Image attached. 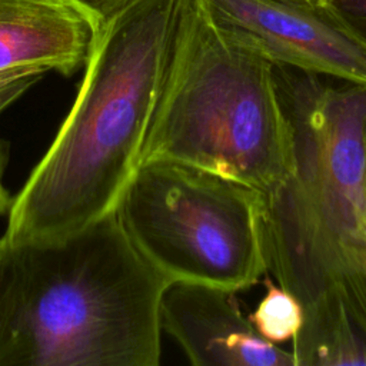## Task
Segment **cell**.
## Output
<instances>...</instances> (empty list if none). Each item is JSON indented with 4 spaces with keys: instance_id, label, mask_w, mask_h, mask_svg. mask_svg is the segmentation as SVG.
Listing matches in <instances>:
<instances>
[{
    "instance_id": "obj_1",
    "label": "cell",
    "mask_w": 366,
    "mask_h": 366,
    "mask_svg": "<svg viewBox=\"0 0 366 366\" xmlns=\"http://www.w3.org/2000/svg\"><path fill=\"white\" fill-rule=\"evenodd\" d=\"M182 3L137 0L94 33L73 106L11 199L4 246L59 239L116 210L139 166Z\"/></svg>"
},
{
    "instance_id": "obj_2",
    "label": "cell",
    "mask_w": 366,
    "mask_h": 366,
    "mask_svg": "<svg viewBox=\"0 0 366 366\" xmlns=\"http://www.w3.org/2000/svg\"><path fill=\"white\" fill-rule=\"evenodd\" d=\"M3 247L0 366L160 363V302L172 280L116 212L59 239Z\"/></svg>"
},
{
    "instance_id": "obj_3",
    "label": "cell",
    "mask_w": 366,
    "mask_h": 366,
    "mask_svg": "<svg viewBox=\"0 0 366 366\" xmlns=\"http://www.w3.org/2000/svg\"><path fill=\"white\" fill-rule=\"evenodd\" d=\"M292 166L263 194L267 273L303 309L342 302L366 332V84L274 66Z\"/></svg>"
},
{
    "instance_id": "obj_4",
    "label": "cell",
    "mask_w": 366,
    "mask_h": 366,
    "mask_svg": "<svg viewBox=\"0 0 366 366\" xmlns=\"http://www.w3.org/2000/svg\"><path fill=\"white\" fill-rule=\"evenodd\" d=\"M147 162L183 164L263 194L290 170L292 132L274 64L219 26L204 0L182 3L139 164Z\"/></svg>"
},
{
    "instance_id": "obj_5",
    "label": "cell",
    "mask_w": 366,
    "mask_h": 366,
    "mask_svg": "<svg viewBox=\"0 0 366 366\" xmlns=\"http://www.w3.org/2000/svg\"><path fill=\"white\" fill-rule=\"evenodd\" d=\"M116 214L142 254L172 282L244 290L267 266L263 193L170 162L139 164Z\"/></svg>"
},
{
    "instance_id": "obj_6",
    "label": "cell",
    "mask_w": 366,
    "mask_h": 366,
    "mask_svg": "<svg viewBox=\"0 0 366 366\" xmlns=\"http://www.w3.org/2000/svg\"><path fill=\"white\" fill-rule=\"evenodd\" d=\"M214 21L274 66L366 84V47L326 4L204 0Z\"/></svg>"
},
{
    "instance_id": "obj_7",
    "label": "cell",
    "mask_w": 366,
    "mask_h": 366,
    "mask_svg": "<svg viewBox=\"0 0 366 366\" xmlns=\"http://www.w3.org/2000/svg\"><path fill=\"white\" fill-rule=\"evenodd\" d=\"M160 323L194 366H295L290 352L254 330L234 290L172 282L162 296Z\"/></svg>"
},
{
    "instance_id": "obj_8",
    "label": "cell",
    "mask_w": 366,
    "mask_h": 366,
    "mask_svg": "<svg viewBox=\"0 0 366 366\" xmlns=\"http://www.w3.org/2000/svg\"><path fill=\"white\" fill-rule=\"evenodd\" d=\"M93 39L89 20L66 0H0V70L41 66L71 76Z\"/></svg>"
},
{
    "instance_id": "obj_9",
    "label": "cell",
    "mask_w": 366,
    "mask_h": 366,
    "mask_svg": "<svg viewBox=\"0 0 366 366\" xmlns=\"http://www.w3.org/2000/svg\"><path fill=\"white\" fill-rule=\"evenodd\" d=\"M303 310L290 352L295 366H366V332L342 302L325 299Z\"/></svg>"
},
{
    "instance_id": "obj_10",
    "label": "cell",
    "mask_w": 366,
    "mask_h": 366,
    "mask_svg": "<svg viewBox=\"0 0 366 366\" xmlns=\"http://www.w3.org/2000/svg\"><path fill=\"white\" fill-rule=\"evenodd\" d=\"M264 296L247 316L254 330L273 345L293 340L299 333L305 310L299 299L289 290L276 285L269 274L262 279Z\"/></svg>"
},
{
    "instance_id": "obj_11",
    "label": "cell",
    "mask_w": 366,
    "mask_h": 366,
    "mask_svg": "<svg viewBox=\"0 0 366 366\" xmlns=\"http://www.w3.org/2000/svg\"><path fill=\"white\" fill-rule=\"evenodd\" d=\"M50 71L41 66H20L0 70V113Z\"/></svg>"
},
{
    "instance_id": "obj_12",
    "label": "cell",
    "mask_w": 366,
    "mask_h": 366,
    "mask_svg": "<svg viewBox=\"0 0 366 366\" xmlns=\"http://www.w3.org/2000/svg\"><path fill=\"white\" fill-rule=\"evenodd\" d=\"M92 24L94 33L137 0H66Z\"/></svg>"
},
{
    "instance_id": "obj_13",
    "label": "cell",
    "mask_w": 366,
    "mask_h": 366,
    "mask_svg": "<svg viewBox=\"0 0 366 366\" xmlns=\"http://www.w3.org/2000/svg\"><path fill=\"white\" fill-rule=\"evenodd\" d=\"M323 4L366 47V0H327Z\"/></svg>"
},
{
    "instance_id": "obj_14",
    "label": "cell",
    "mask_w": 366,
    "mask_h": 366,
    "mask_svg": "<svg viewBox=\"0 0 366 366\" xmlns=\"http://www.w3.org/2000/svg\"><path fill=\"white\" fill-rule=\"evenodd\" d=\"M7 162V146L6 143L0 142V216L7 213L11 204V199L9 192L6 190L4 184H3V172H4V166Z\"/></svg>"
},
{
    "instance_id": "obj_15",
    "label": "cell",
    "mask_w": 366,
    "mask_h": 366,
    "mask_svg": "<svg viewBox=\"0 0 366 366\" xmlns=\"http://www.w3.org/2000/svg\"><path fill=\"white\" fill-rule=\"evenodd\" d=\"M3 272H4V247L0 242V285H1V279H3Z\"/></svg>"
},
{
    "instance_id": "obj_16",
    "label": "cell",
    "mask_w": 366,
    "mask_h": 366,
    "mask_svg": "<svg viewBox=\"0 0 366 366\" xmlns=\"http://www.w3.org/2000/svg\"><path fill=\"white\" fill-rule=\"evenodd\" d=\"M363 157H365V180H366V122L363 127Z\"/></svg>"
},
{
    "instance_id": "obj_17",
    "label": "cell",
    "mask_w": 366,
    "mask_h": 366,
    "mask_svg": "<svg viewBox=\"0 0 366 366\" xmlns=\"http://www.w3.org/2000/svg\"><path fill=\"white\" fill-rule=\"evenodd\" d=\"M300 1H306V3H312V4H323L327 0H300Z\"/></svg>"
}]
</instances>
